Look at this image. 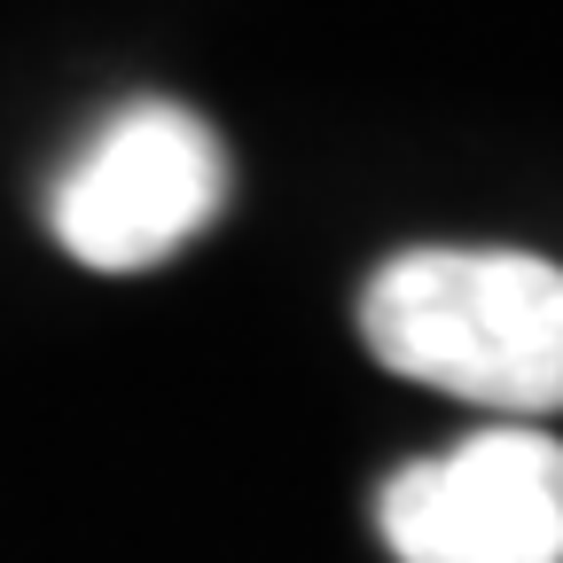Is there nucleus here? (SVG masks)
<instances>
[{
    "instance_id": "nucleus-3",
    "label": "nucleus",
    "mask_w": 563,
    "mask_h": 563,
    "mask_svg": "<svg viewBox=\"0 0 563 563\" xmlns=\"http://www.w3.org/2000/svg\"><path fill=\"white\" fill-rule=\"evenodd\" d=\"M391 563H563V439L485 422L376 485Z\"/></svg>"
},
{
    "instance_id": "nucleus-1",
    "label": "nucleus",
    "mask_w": 563,
    "mask_h": 563,
    "mask_svg": "<svg viewBox=\"0 0 563 563\" xmlns=\"http://www.w3.org/2000/svg\"><path fill=\"white\" fill-rule=\"evenodd\" d=\"M361 344L376 368L493 415L563 407V266L532 251L422 243L368 274Z\"/></svg>"
},
{
    "instance_id": "nucleus-2",
    "label": "nucleus",
    "mask_w": 563,
    "mask_h": 563,
    "mask_svg": "<svg viewBox=\"0 0 563 563\" xmlns=\"http://www.w3.org/2000/svg\"><path fill=\"white\" fill-rule=\"evenodd\" d=\"M228 203V150L196 110L125 102L47 188L55 243L95 274H150L188 251Z\"/></svg>"
}]
</instances>
